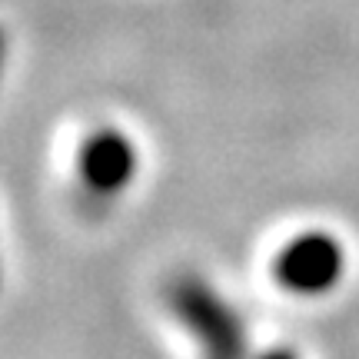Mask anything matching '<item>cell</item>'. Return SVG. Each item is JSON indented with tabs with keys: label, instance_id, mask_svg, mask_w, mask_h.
<instances>
[{
	"label": "cell",
	"instance_id": "cell-1",
	"mask_svg": "<svg viewBox=\"0 0 359 359\" xmlns=\"http://www.w3.org/2000/svg\"><path fill=\"white\" fill-rule=\"evenodd\" d=\"M167 306L203 359H250L240 313L196 273H180L167 286Z\"/></svg>",
	"mask_w": 359,
	"mask_h": 359
},
{
	"label": "cell",
	"instance_id": "cell-2",
	"mask_svg": "<svg viewBox=\"0 0 359 359\" xmlns=\"http://www.w3.org/2000/svg\"><path fill=\"white\" fill-rule=\"evenodd\" d=\"M269 273L283 293L299 299L333 293L346 273V246L330 230H303L276 250Z\"/></svg>",
	"mask_w": 359,
	"mask_h": 359
},
{
	"label": "cell",
	"instance_id": "cell-3",
	"mask_svg": "<svg viewBox=\"0 0 359 359\" xmlns=\"http://www.w3.org/2000/svg\"><path fill=\"white\" fill-rule=\"evenodd\" d=\"M140 170V154L137 143L130 140L120 127H97L90 130L77 154V177L83 190L93 196H120L130 183L137 180Z\"/></svg>",
	"mask_w": 359,
	"mask_h": 359
},
{
	"label": "cell",
	"instance_id": "cell-4",
	"mask_svg": "<svg viewBox=\"0 0 359 359\" xmlns=\"http://www.w3.org/2000/svg\"><path fill=\"white\" fill-rule=\"evenodd\" d=\"M253 359H299V356L286 346H273V349H266V353H259V356H253Z\"/></svg>",
	"mask_w": 359,
	"mask_h": 359
}]
</instances>
